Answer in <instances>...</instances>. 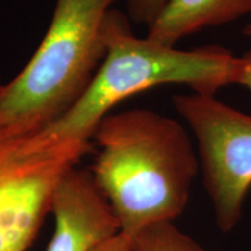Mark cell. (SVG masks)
I'll use <instances>...</instances> for the list:
<instances>
[{
	"label": "cell",
	"instance_id": "obj_9",
	"mask_svg": "<svg viewBox=\"0 0 251 251\" xmlns=\"http://www.w3.org/2000/svg\"><path fill=\"white\" fill-rule=\"evenodd\" d=\"M128 18L147 29L158 19L168 0H125Z\"/></svg>",
	"mask_w": 251,
	"mask_h": 251
},
{
	"label": "cell",
	"instance_id": "obj_13",
	"mask_svg": "<svg viewBox=\"0 0 251 251\" xmlns=\"http://www.w3.org/2000/svg\"><path fill=\"white\" fill-rule=\"evenodd\" d=\"M2 86H4V84L1 83V79H0V92H1V90H2Z\"/></svg>",
	"mask_w": 251,
	"mask_h": 251
},
{
	"label": "cell",
	"instance_id": "obj_3",
	"mask_svg": "<svg viewBox=\"0 0 251 251\" xmlns=\"http://www.w3.org/2000/svg\"><path fill=\"white\" fill-rule=\"evenodd\" d=\"M117 0H56L42 42L0 92V127L40 131L75 107L106 56V18Z\"/></svg>",
	"mask_w": 251,
	"mask_h": 251
},
{
	"label": "cell",
	"instance_id": "obj_1",
	"mask_svg": "<svg viewBox=\"0 0 251 251\" xmlns=\"http://www.w3.org/2000/svg\"><path fill=\"white\" fill-rule=\"evenodd\" d=\"M92 139L99 150L90 172L120 233L133 238L183 214L200 166L179 121L148 108L109 113Z\"/></svg>",
	"mask_w": 251,
	"mask_h": 251
},
{
	"label": "cell",
	"instance_id": "obj_7",
	"mask_svg": "<svg viewBox=\"0 0 251 251\" xmlns=\"http://www.w3.org/2000/svg\"><path fill=\"white\" fill-rule=\"evenodd\" d=\"M251 15V0H168L147 36L165 46L209 27L224 26Z\"/></svg>",
	"mask_w": 251,
	"mask_h": 251
},
{
	"label": "cell",
	"instance_id": "obj_8",
	"mask_svg": "<svg viewBox=\"0 0 251 251\" xmlns=\"http://www.w3.org/2000/svg\"><path fill=\"white\" fill-rule=\"evenodd\" d=\"M129 240L128 251H206L174 221L150 226Z\"/></svg>",
	"mask_w": 251,
	"mask_h": 251
},
{
	"label": "cell",
	"instance_id": "obj_6",
	"mask_svg": "<svg viewBox=\"0 0 251 251\" xmlns=\"http://www.w3.org/2000/svg\"><path fill=\"white\" fill-rule=\"evenodd\" d=\"M55 228L47 251H94L120 234V225L90 171L63 176L52 196Z\"/></svg>",
	"mask_w": 251,
	"mask_h": 251
},
{
	"label": "cell",
	"instance_id": "obj_11",
	"mask_svg": "<svg viewBox=\"0 0 251 251\" xmlns=\"http://www.w3.org/2000/svg\"><path fill=\"white\" fill-rule=\"evenodd\" d=\"M129 238L120 233L117 236L109 238L108 241L103 242L94 251H128L129 250Z\"/></svg>",
	"mask_w": 251,
	"mask_h": 251
},
{
	"label": "cell",
	"instance_id": "obj_10",
	"mask_svg": "<svg viewBox=\"0 0 251 251\" xmlns=\"http://www.w3.org/2000/svg\"><path fill=\"white\" fill-rule=\"evenodd\" d=\"M234 84L251 91V50L240 57Z\"/></svg>",
	"mask_w": 251,
	"mask_h": 251
},
{
	"label": "cell",
	"instance_id": "obj_12",
	"mask_svg": "<svg viewBox=\"0 0 251 251\" xmlns=\"http://www.w3.org/2000/svg\"><path fill=\"white\" fill-rule=\"evenodd\" d=\"M243 34H244V35H246L247 37H249V39H251V21H250L249 24L247 25L246 27H244Z\"/></svg>",
	"mask_w": 251,
	"mask_h": 251
},
{
	"label": "cell",
	"instance_id": "obj_5",
	"mask_svg": "<svg viewBox=\"0 0 251 251\" xmlns=\"http://www.w3.org/2000/svg\"><path fill=\"white\" fill-rule=\"evenodd\" d=\"M172 103L197 141L216 225L222 233H229L241 221L251 188V115L211 94H176Z\"/></svg>",
	"mask_w": 251,
	"mask_h": 251
},
{
	"label": "cell",
	"instance_id": "obj_4",
	"mask_svg": "<svg viewBox=\"0 0 251 251\" xmlns=\"http://www.w3.org/2000/svg\"><path fill=\"white\" fill-rule=\"evenodd\" d=\"M90 150L45 130L0 127V251L29 249L59 180Z\"/></svg>",
	"mask_w": 251,
	"mask_h": 251
},
{
	"label": "cell",
	"instance_id": "obj_2",
	"mask_svg": "<svg viewBox=\"0 0 251 251\" xmlns=\"http://www.w3.org/2000/svg\"><path fill=\"white\" fill-rule=\"evenodd\" d=\"M106 56L75 107L45 131L58 139L90 142L97 126L128 98L152 87L179 84L200 94L234 84L240 57L219 46L192 50L135 36L128 15L112 8L106 18Z\"/></svg>",
	"mask_w": 251,
	"mask_h": 251
}]
</instances>
